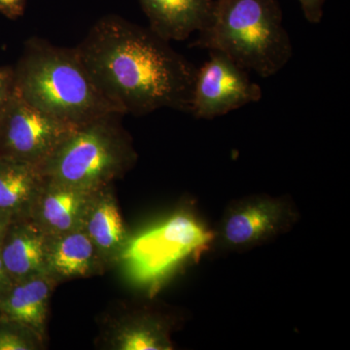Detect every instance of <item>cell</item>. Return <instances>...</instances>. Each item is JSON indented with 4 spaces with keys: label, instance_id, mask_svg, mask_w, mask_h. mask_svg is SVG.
<instances>
[{
    "label": "cell",
    "instance_id": "1",
    "mask_svg": "<svg viewBox=\"0 0 350 350\" xmlns=\"http://www.w3.org/2000/svg\"><path fill=\"white\" fill-rule=\"evenodd\" d=\"M75 48L124 115L142 116L162 108L190 113L198 68L149 27L105 16Z\"/></svg>",
    "mask_w": 350,
    "mask_h": 350
},
{
    "label": "cell",
    "instance_id": "2",
    "mask_svg": "<svg viewBox=\"0 0 350 350\" xmlns=\"http://www.w3.org/2000/svg\"><path fill=\"white\" fill-rule=\"evenodd\" d=\"M14 90L59 121L78 128L109 114H121L98 86L76 48L31 38L14 68Z\"/></svg>",
    "mask_w": 350,
    "mask_h": 350
},
{
    "label": "cell",
    "instance_id": "3",
    "mask_svg": "<svg viewBox=\"0 0 350 350\" xmlns=\"http://www.w3.org/2000/svg\"><path fill=\"white\" fill-rule=\"evenodd\" d=\"M193 46L223 53L262 78L280 72L293 56L276 0H215L211 23Z\"/></svg>",
    "mask_w": 350,
    "mask_h": 350
},
{
    "label": "cell",
    "instance_id": "4",
    "mask_svg": "<svg viewBox=\"0 0 350 350\" xmlns=\"http://www.w3.org/2000/svg\"><path fill=\"white\" fill-rule=\"evenodd\" d=\"M121 114H109L76 128L40 167L45 178L86 191L112 185L137 160Z\"/></svg>",
    "mask_w": 350,
    "mask_h": 350
},
{
    "label": "cell",
    "instance_id": "5",
    "mask_svg": "<svg viewBox=\"0 0 350 350\" xmlns=\"http://www.w3.org/2000/svg\"><path fill=\"white\" fill-rule=\"evenodd\" d=\"M214 243L215 231L191 208H182L130 238L121 260H128L133 280L152 291L185 262L199 261Z\"/></svg>",
    "mask_w": 350,
    "mask_h": 350
},
{
    "label": "cell",
    "instance_id": "6",
    "mask_svg": "<svg viewBox=\"0 0 350 350\" xmlns=\"http://www.w3.org/2000/svg\"><path fill=\"white\" fill-rule=\"evenodd\" d=\"M75 129L41 111L13 90L0 110V156L40 167Z\"/></svg>",
    "mask_w": 350,
    "mask_h": 350
},
{
    "label": "cell",
    "instance_id": "7",
    "mask_svg": "<svg viewBox=\"0 0 350 350\" xmlns=\"http://www.w3.org/2000/svg\"><path fill=\"white\" fill-rule=\"evenodd\" d=\"M297 219L289 200L264 195L244 198L226 209L214 245L232 251L251 250L291 230Z\"/></svg>",
    "mask_w": 350,
    "mask_h": 350
},
{
    "label": "cell",
    "instance_id": "8",
    "mask_svg": "<svg viewBox=\"0 0 350 350\" xmlns=\"http://www.w3.org/2000/svg\"><path fill=\"white\" fill-rule=\"evenodd\" d=\"M198 68L190 113L198 119H214L258 103L262 88L251 80L247 70L217 51Z\"/></svg>",
    "mask_w": 350,
    "mask_h": 350
},
{
    "label": "cell",
    "instance_id": "9",
    "mask_svg": "<svg viewBox=\"0 0 350 350\" xmlns=\"http://www.w3.org/2000/svg\"><path fill=\"white\" fill-rule=\"evenodd\" d=\"M94 192L44 177L29 217L49 237L81 229Z\"/></svg>",
    "mask_w": 350,
    "mask_h": 350
},
{
    "label": "cell",
    "instance_id": "10",
    "mask_svg": "<svg viewBox=\"0 0 350 350\" xmlns=\"http://www.w3.org/2000/svg\"><path fill=\"white\" fill-rule=\"evenodd\" d=\"M49 239L29 216L9 223L0 239V257L12 282L46 273Z\"/></svg>",
    "mask_w": 350,
    "mask_h": 350
},
{
    "label": "cell",
    "instance_id": "11",
    "mask_svg": "<svg viewBox=\"0 0 350 350\" xmlns=\"http://www.w3.org/2000/svg\"><path fill=\"white\" fill-rule=\"evenodd\" d=\"M82 228L105 268L121 260L131 237L120 213L112 185L94 192Z\"/></svg>",
    "mask_w": 350,
    "mask_h": 350
},
{
    "label": "cell",
    "instance_id": "12",
    "mask_svg": "<svg viewBox=\"0 0 350 350\" xmlns=\"http://www.w3.org/2000/svg\"><path fill=\"white\" fill-rule=\"evenodd\" d=\"M57 284L46 273L11 282L0 292V319L23 324L45 338L51 295Z\"/></svg>",
    "mask_w": 350,
    "mask_h": 350
},
{
    "label": "cell",
    "instance_id": "13",
    "mask_svg": "<svg viewBox=\"0 0 350 350\" xmlns=\"http://www.w3.org/2000/svg\"><path fill=\"white\" fill-rule=\"evenodd\" d=\"M149 29L167 41H184L206 29L215 0H139Z\"/></svg>",
    "mask_w": 350,
    "mask_h": 350
},
{
    "label": "cell",
    "instance_id": "14",
    "mask_svg": "<svg viewBox=\"0 0 350 350\" xmlns=\"http://www.w3.org/2000/svg\"><path fill=\"white\" fill-rule=\"evenodd\" d=\"M105 269L98 251L83 228L50 237L46 273L57 283L100 275Z\"/></svg>",
    "mask_w": 350,
    "mask_h": 350
},
{
    "label": "cell",
    "instance_id": "15",
    "mask_svg": "<svg viewBox=\"0 0 350 350\" xmlns=\"http://www.w3.org/2000/svg\"><path fill=\"white\" fill-rule=\"evenodd\" d=\"M43 182L38 165L0 156V211L11 221L29 217Z\"/></svg>",
    "mask_w": 350,
    "mask_h": 350
},
{
    "label": "cell",
    "instance_id": "16",
    "mask_svg": "<svg viewBox=\"0 0 350 350\" xmlns=\"http://www.w3.org/2000/svg\"><path fill=\"white\" fill-rule=\"evenodd\" d=\"M110 349L116 350H170L169 322L156 313L138 312L120 320L108 335Z\"/></svg>",
    "mask_w": 350,
    "mask_h": 350
},
{
    "label": "cell",
    "instance_id": "17",
    "mask_svg": "<svg viewBox=\"0 0 350 350\" xmlns=\"http://www.w3.org/2000/svg\"><path fill=\"white\" fill-rule=\"evenodd\" d=\"M44 338L23 324L0 319V350H38Z\"/></svg>",
    "mask_w": 350,
    "mask_h": 350
},
{
    "label": "cell",
    "instance_id": "18",
    "mask_svg": "<svg viewBox=\"0 0 350 350\" xmlns=\"http://www.w3.org/2000/svg\"><path fill=\"white\" fill-rule=\"evenodd\" d=\"M306 21L310 24H319L323 18L325 0H298Z\"/></svg>",
    "mask_w": 350,
    "mask_h": 350
},
{
    "label": "cell",
    "instance_id": "19",
    "mask_svg": "<svg viewBox=\"0 0 350 350\" xmlns=\"http://www.w3.org/2000/svg\"><path fill=\"white\" fill-rule=\"evenodd\" d=\"M14 90V68L0 66V110Z\"/></svg>",
    "mask_w": 350,
    "mask_h": 350
},
{
    "label": "cell",
    "instance_id": "20",
    "mask_svg": "<svg viewBox=\"0 0 350 350\" xmlns=\"http://www.w3.org/2000/svg\"><path fill=\"white\" fill-rule=\"evenodd\" d=\"M27 0H0V14L10 20L24 15Z\"/></svg>",
    "mask_w": 350,
    "mask_h": 350
},
{
    "label": "cell",
    "instance_id": "21",
    "mask_svg": "<svg viewBox=\"0 0 350 350\" xmlns=\"http://www.w3.org/2000/svg\"><path fill=\"white\" fill-rule=\"evenodd\" d=\"M11 282H12V280L9 278L3 262H2L1 257H0V292L3 291V290L10 284Z\"/></svg>",
    "mask_w": 350,
    "mask_h": 350
},
{
    "label": "cell",
    "instance_id": "22",
    "mask_svg": "<svg viewBox=\"0 0 350 350\" xmlns=\"http://www.w3.org/2000/svg\"><path fill=\"white\" fill-rule=\"evenodd\" d=\"M10 222L11 219L0 211V239H1L2 234H3L4 231H5L7 226H8Z\"/></svg>",
    "mask_w": 350,
    "mask_h": 350
}]
</instances>
